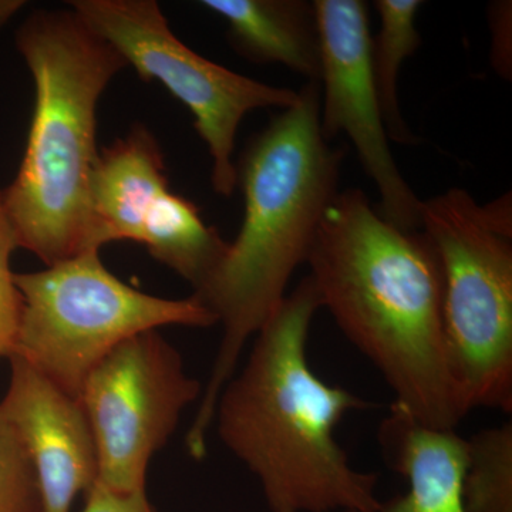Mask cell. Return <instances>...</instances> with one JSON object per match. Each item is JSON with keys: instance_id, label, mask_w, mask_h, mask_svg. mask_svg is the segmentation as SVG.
<instances>
[{"instance_id": "19", "label": "cell", "mask_w": 512, "mask_h": 512, "mask_svg": "<svg viewBox=\"0 0 512 512\" xmlns=\"http://www.w3.org/2000/svg\"><path fill=\"white\" fill-rule=\"evenodd\" d=\"M82 512H157L148 500L146 490L119 493L97 481L86 494Z\"/></svg>"}, {"instance_id": "14", "label": "cell", "mask_w": 512, "mask_h": 512, "mask_svg": "<svg viewBox=\"0 0 512 512\" xmlns=\"http://www.w3.org/2000/svg\"><path fill=\"white\" fill-rule=\"evenodd\" d=\"M138 242L194 292L207 284L228 248L220 232L202 220L197 205L170 190L151 208Z\"/></svg>"}, {"instance_id": "4", "label": "cell", "mask_w": 512, "mask_h": 512, "mask_svg": "<svg viewBox=\"0 0 512 512\" xmlns=\"http://www.w3.org/2000/svg\"><path fill=\"white\" fill-rule=\"evenodd\" d=\"M16 46L35 82V110L3 202L19 248L49 266L100 251L92 211L97 106L127 63L73 9L30 13Z\"/></svg>"}, {"instance_id": "5", "label": "cell", "mask_w": 512, "mask_h": 512, "mask_svg": "<svg viewBox=\"0 0 512 512\" xmlns=\"http://www.w3.org/2000/svg\"><path fill=\"white\" fill-rule=\"evenodd\" d=\"M511 204L508 194L484 207L451 188L421 208L443 281L448 362L468 412H512Z\"/></svg>"}, {"instance_id": "21", "label": "cell", "mask_w": 512, "mask_h": 512, "mask_svg": "<svg viewBox=\"0 0 512 512\" xmlns=\"http://www.w3.org/2000/svg\"><path fill=\"white\" fill-rule=\"evenodd\" d=\"M25 6L23 0H0V29Z\"/></svg>"}, {"instance_id": "9", "label": "cell", "mask_w": 512, "mask_h": 512, "mask_svg": "<svg viewBox=\"0 0 512 512\" xmlns=\"http://www.w3.org/2000/svg\"><path fill=\"white\" fill-rule=\"evenodd\" d=\"M322 53L320 130L326 141L345 133L380 195L383 220L420 231L423 201L394 160L373 79L369 13L362 0H315Z\"/></svg>"}, {"instance_id": "7", "label": "cell", "mask_w": 512, "mask_h": 512, "mask_svg": "<svg viewBox=\"0 0 512 512\" xmlns=\"http://www.w3.org/2000/svg\"><path fill=\"white\" fill-rule=\"evenodd\" d=\"M69 5L141 79L157 80L190 109L212 158V187L222 197L232 195L239 124L254 110L288 109L298 92L249 79L198 55L174 35L154 0H73Z\"/></svg>"}, {"instance_id": "12", "label": "cell", "mask_w": 512, "mask_h": 512, "mask_svg": "<svg viewBox=\"0 0 512 512\" xmlns=\"http://www.w3.org/2000/svg\"><path fill=\"white\" fill-rule=\"evenodd\" d=\"M227 22L228 42L256 64H282L319 83L320 36L313 2L306 0H202Z\"/></svg>"}, {"instance_id": "13", "label": "cell", "mask_w": 512, "mask_h": 512, "mask_svg": "<svg viewBox=\"0 0 512 512\" xmlns=\"http://www.w3.org/2000/svg\"><path fill=\"white\" fill-rule=\"evenodd\" d=\"M467 447L451 434H421L407 441L394 461L409 491L367 510L346 512H467L463 480Z\"/></svg>"}, {"instance_id": "1", "label": "cell", "mask_w": 512, "mask_h": 512, "mask_svg": "<svg viewBox=\"0 0 512 512\" xmlns=\"http://www.w3.org/2000/svg\"><path fill=\"white\" fill-rule=\"evenodd\" d=\"M306 264L320 306L421 424L456 430L467 416L444 335L443 281L421 231L383 220L357 188L339 191Z\"/></svg>"}, {"instance_id": "18", "label": "cell", "mask_w": 512, "mask_h": 512, "mask_svg": "<svg viewBox=\"0 0 512 512\" xmlns=\"http://www.w3.org/2000/svg\"><path fill=\"white\" fill-rule=\"evenodd\" d=\"M18 248L0 191V359L12 356L22 318V295L16 285L15 272L10 268V258Z\"/></svg>"}, {"instance_id": "16", "label": "cell", "mask_w": 512, "mask_h": 512, "mask_svg": "<svg viewBox=\"0 0 512 512\" xmlns=\"http://www.w3.org/2000/svg\"><path fill=\"white\" fill-rule=\"evenodd\" d=\"M463 503L467 512H512L511 420L467 439Z\"/></svg>"}, {"instance_id": "2", "label": "cell", "mask_w": 512, "mask_h": 512, "mask_svg": "<svg viewBox=\"0 0 512 512\" xmlns=\"http://www.w3.org/2000/svg\"><path fill=\"white\" fill-rule=\"evenodd\" d=\"M345 151L320 130V86L308 82L293 106L248 144L237 165L244 220L207 284L192 296L214 313L222 339L185 447L207 456L215 404L237 373L249 340L274 315L296 269L308 262L320 222L338 194Z\"/></svg>"}, {"instance_id": "20", "label": "cell", "mask_w": 512, "mask_h": 512, "mask_svg": "<svg viewBox=\"0 0 512 512\" xmlns=\"http://www.w3.org/2000/svg\"><path fill=\"white\" fill-rule=\"evenodd\" d=\"M511 2H495L490 6V28L493 33L491 62L494 69L505 79H511Z\"/></svg>"}, {"instance_id": "6", "label": "cell", "mask_w": 512, "mask_h": 512, "mask_svg": "<svg viewBox=\"0 0 512 512\" xmlns=\"http://www.w3.org/2000/svg\"><path fill=\"white\" fill-rule=\"evenodd\" d=\"M15 281L23 306L12 356L74 397L94 367L133 336L165 326L218 325L195 296L158 298L124 284L103 265L100 251L15 274Z\"/></svg>"}, {"instance_id": "17", "label": "cell", "mask_w": 512, "mask_h": 512, "mask_svg": "<svg viewBox=\"0 0 512 512\" xmlns=\"http://www.w3.org/2000/svg\"><path fill=\"white\" fill-rule=\"evenodd\" d=\"M0 512H43L39 483L18 433L0 412Z\"/></svg>"}, {"instance_id": "11", "label": "cell", "mask_w": 512, "mask_h": 512, "mask_svg": "<svg viewBox=\"0 0 512 512\" xmlns=\"http://www.w3.org/2000/svg\"><path fill=\"white\" fill-rule=\"evenodd\" d=\"M168 190L163 151L143 124L99 151L92 180L96 247L140 241L147 215Z\"/></svg>"}, {"instance_id": "3", "label": "cell", "mask_w": 512, "mask_h": 512, "mask_svg": "<svg viewBox=\"0 0 512 512\" xmlns=\"http://www.w3.org/2000/svg\"><path fill=\"white\" fill-rule=\"evenodd\" d=\"M320 309L308 275L256 333L247 363L215 404L222 444L258 480L271 512L360 511L380 501L376 474L353 467L335 434L367 403L309 366Z\"/></svg>"}, {"instance_id": "15", "label": "cell", "mask_w": 512, "mask_h": 512, "mask_svg": "<svg viewBox=\"0 0 512 512\" xmlns=\"http://www.w3.org/2000/svg\"><path fill=\"white\" fill-rule=\"evenodd\" d=\"M423 6L420 0H376L375 8L380 26L372 37L373 79H375L380 107H382L387 134L394 143L409 146L417 144V137L407 126L400 110L397 77L407 57L414 55L421 45L417 29V15Z\"/></svg>"}, {"instance_id": "10", "label": "cell", "mask_w": 512, "mask_h": 512, "mask_svg": "<svg viewBox=\"0 0 512 512\" xmlns=\"http://www.w3.org/2000/svg\"><path fill=\"white\" fill-rule=\"evenodd\" d=\"M0 412L18 433L35 470L43 512H72L99 481L92 427L77 397L19 356H10Z\"/></svg>"}, {"instance_id": "8", "label": "cell", "mask_w": 512, "mask_h": 512, "mask_svg": "<svg viewBox=\"0 0 512 512\" xmlns=\"http://www.w3.org/2000/svg\"><path fill=\"white\" fill-rule=\"evenodd\" d=\"M202 384L158 330L117 346L87 375L82 404L99 457V483L119 493L146 490L148 466L200 402Z\"/></svg>"}]
</instances>
